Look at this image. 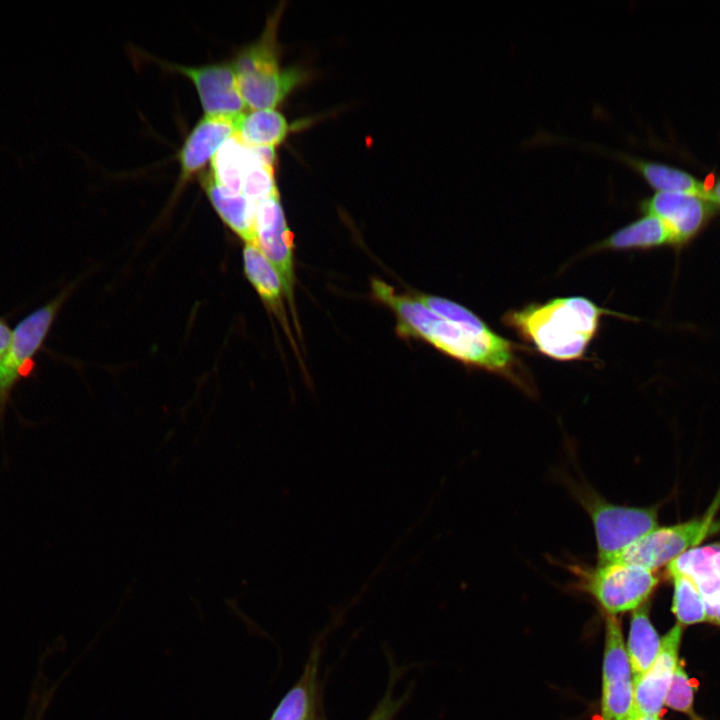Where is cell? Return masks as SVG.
Returning <instances> with one entry per match:
<instances>
[{
  "label": "cell",
  "mask_w": 720,
  "mask_h": 720,
  "mask_svg": "<svg viewBox=\"0 0 720 720\" xmlns=\"http://www.w3.org/2000/svg\"><path fill=\"white\" fill-rule=\"evenodd\" d=\"M202 184L211 204L223 222L245 243L257 245L256 203L244 194L233 193L220 185L210 172L204 175Z\"/></svg>",
  "instance_id": "16"
},
{
  "label": "cell",
  "mask_w": 720,
  "mask_h": 720,
  "mask_svg": "<svg viewBox=\"0 0 720 720\" xmlns=\"http://www.w3.org/2000/svg\"><path fill=\"white\" fill-rule=\"evenodd\" d=\"M415 296L436 314L459 325L473 335L482 338L496 335L472 311L456 302L435 295L415 294Z\"/></svg>",
  "instance_id": "25"
},
{
  "label": "cell",
  "mask_w": 720,
  "mask_h": 720,
  "mask_svg": "<svg viewBox=\"0 0 720 720\" xmlns=\"http://www.w3.org/2000/svg\"><path fill=\"white\" fill-rule=\"evenodd\" d=\"M711 522V518L706 517L656 527L627 546L610 563H624L655 571L700 543L711 529H716Z\"/></svg>",
  "instance_id": "5"
},
{
  "label": "cell",
  "mask_w": 720,
  "mask_h": 720,
  "mask_svg": "<svg viewBox=\"0 0 720 720\" xmlns=\"http://www.w3.org/2000/svg\"><path fill=\"white\" fill-rule=\"evenodd\" d=\"M601 710L603 720H627L633 705V679L618 619L606 618Z\"/></svg>",
  "instance_id": "9"
},
{
  "label": "cell",
  "mask_w": 720,
  "mask_h": 720,
  "mask_svg": "<svg viewBox=\"0 0 720 720\" xmlns=\"http://www.w3.org/2000/svg\"><path fill=\"white\" fill-rule=\"evenodd\" d=\"M716 546L694 547L667 565L668 574L682 573L696 584L705 605L706 621L720 625V576L712 564Z\"/></svg>",
  "instance_id": "13"
},
{
  "label": "cell",
  "mask_w": 720,
  "mask_h": 720,
  "mask_svg": "<svg viewBox=\"0 0 720 720\" xmlns=\"http://www.w3.org/2000/svg\"><path fill=\"white\" fill-rule=\"evenodd\" d=\"M661 645L652 626L647 605L634 610L629 630L627 654L633 678L646 673L656 660Z\"/></svg>",
  "instance_id": "20"
},
{
  "label": "cell",
  "mask_w": 720,
  "mask_h": 720,
  "mask_svg": "<svg viewBox=\"0 0 720 720\" xmlns=\"http://www.w3.org/2000/svg\"><path fill=\"white\" fill-rule=\"evenodd\" d=\"M251 148L253 155L244 175L242 194L254 203H258L279 192L274 179L273 166L264 163L254 148Z\"/></svg>",
  "instance_id": "26"
},
{
  "label": "cell",
  "mask_w": 720,
  "mask_h": 720,
  "mask_svg": "<svg viewBox=\"0 0 720 720\" xmlns=\"http://www.w3.org/2000/svg\"><path fill=\"white\" fill-rule=\"evenodd\" d=\"M627 720H660L659 716H638L629 717Z\"/></svg>",
  "instance_id": "32"
},
{
  "label": "cell",
  "mask_w": 720,
  "mask_h": 720,
  "mask_svg": "<svg viewBox=\"0 0 720 720\" xmlns=\"http://www.w3.org/2000/svg\"><path fill=\"white\" fill-rule=\"evenodd\" d=\"M255 229L257 246L277 271L299 331L294 302L295 269L293 233L288 227L279 194L256 203Z\"/></svg>",
  "instance_id": "6"
},
{
  "label": "cell",
  "mask_w": 720,
  "mask_h": 720,
  "mask_svg": "<svg viewBox=\"0 0 720 720\" xmlns=\"http://www.w3.org/2000/svg\"><path fill=\"white\" fill-rule=\"evenodd\" d=\"M252 155V148L233 135L212 157L210 173L223 187L242 194L244 175Z\"/></svg>",
  "instance_id": "22"
},
{
  "label": "cell",
  "mask_w": 720,
  "mask_h": 720,
  "mask_svg": "<svg viewBox=\"0 0 720 720\" xmlns=\"http://www.w3.org/2000/svg\"><path fill=\"white\" fill-rule=\"evenodd\" d=\"M42 714H43L42 711H38V712H37V717H36L35 720H41Z\"/></svg>",
  "instance_id": "34"
},
{
  "label": "cell",
  "mask_w": 720,
  "mask_h": 720,
  "mask_svg": "<svg viewBox=\"0 0 720 720\" xmlns=\"http://www.w3.org/2000/svg\"><path fill=\"white\" fill-rule=\"evenodd\" d=\"M62 301L63 296H60L37 309L12 332L8 356L0 372V418L14 384L31 372L33 357L41 347Z\"/></svg>",
  "instance_id": "8"
},
{
  "label": "cell",
  "mask_w": 720,
  "mask_h": 720,
  "mask_svg": "<svg viewBox=\"0 0 720 720\" xmlns=\"http://www.w3.org/2000/svg\"><path fill=\"white\" fill-rule=\"evenodd\" d=\"M583 588L609 614L636 610L658 584L654 571L624 563H608L579 569Z\"/></svg>",
  "instance_id": "4"
},
{
  "label": "cell",
  "mask_w": 720,
  "mask_h": 720,
  "mask_svg": "<svg viewBox=\"0 0 720 720\" xmlns=\"http://www.w3.org/2000/svg\"><path fill=\"white\" fill-rule=\"evenodd\" d=\"M606 313L591 300L572 296L510 311L503 320L540 353L571 361L583 357Z\"/></svg>",
  "instance_id": "2"
},
{
  "label": "cell",
  "mask_w": 720,
  "mask_h": 720,
  "mask_svg": "<svg viewBox=\"0 0 720 720\" xmlns=\"http://www.w3.org/2000/svg\"><path fill=\"white\" fill-rule=\"evenodd\" d=\"M194 83L205 115L237 118L247 112L232 64L199 67L172 65Z\"/></svg>",
  "instance_id": "11"
},
{
  "label": "cell",
  "mask_w": 720,
  "mask_h": 720,
  "mask_svg": "<svg viewBox=\"0 0 720 720\" xmlns=\"http://www.w3.org/2000/svg\"><path fill=\"white\" fill-rule=\"evenodd\" d=\"M318 663L319 653L314 650L302 676L280 701L270 720H307L310 717Z\"/></svg>",
  "instance_id": "23"
},
{
  "label": "cell",
  "mask_w": 720,
  "mask_h": 720,
  "mask_svg": "<svg viewBox=\"0 0 720 720\" xmlns=\"http://www.w3.org/2000/svg\"><path fill=\"white\" fill-rule=\"evenodd\" d=\"M605 151L638 173L655 192H681L708 199L706 182L685 170L619 151Z\"/></svg>",
  "instance_id": "15"
},
{
  "label": "cell",
  "mask_w": 720,
  "mask_h": 720,
  "mask_svg": "<svg viewBox=\"0 0 720 720\" xmlns=\"http://www.w3.org/2000/svg\"><path fill=\"white\" fill-rule=\"evenodd\" d=\"M712 564L717 572V574L720 576V546L717 545L716 549L712 555Z\"/></svg>",
  "instance_id": "31"
},
{
  "label": "cell",
  "mask_w": 720,
  "mask_h": 720,
  "mask_svg": "<svg viewBox=\"0 0 720 720\" xmlns=\"http://www.w3.org/2000/svg\"><path fill=\"white\" fill-rule=\"evenodd\" d=\"M305 73L296 68L239 75V92L248 108L274 109L301 81Z\"/></svg>",
  "instance_id": "14"
},
{
  "label": "cell",
  "mask_w": 720,
  "mask_h": 720,
  "mask_svg": "<svg viewBox=\"0 0 720 720\" xmlns=\"http://www.w3.org/2000/svg\"><path fill=\"white\" fill-rule=\"evenodd\" d=\"M307 720H320V719L317 718V717L312 713Z\"/></svg>",
  "instance_id": "33"
},
{
  "label": "cell",
  "mask_w": 720,
  "mask_h": 720,
  "mask_svg": "<svg viewBox=\"0 0 720 720\" xmlns=\"http://www.w3.org/2000/svg\"><path fill=\"white\" fill-rule=\"evenodd\" d=\"M708 186V200L717 208H720V178L715 180L712 185Z\"/></svg>",
  "instance_id": "30"
},
{
  "label": "cell",
  "mask_w": 720,
  "mask_h": 720,
  "mask_svg": "<svg viewBox=\"0 0 720 720\" xmlns=\"http://www.w3.org/2000/svg\"><path fill=\"white\" fill-rule=\"evenodd\" d=\"M401 705L402 699L394 698L392 689L389 688L375 710L366 720H394Z\"/></svg>",
  "instance_id": "28"
},
{
  "label": "cell",
  "mask_w": 720,
  "mask_h": 720,
  "mask_svg": "<svg viewBox=\"0 0 720 720\" xmlns=\"http://www.w3.org/2000/svg\"><path fill=\"white\" fill-rule=\"evenodd\" d=\"M235 119L205 115L196 124L186 138L178 156L182 180H186L198 172L234 135Z\"/></svg>",
  "instance_id": "12"
},
{
  "label": "cell",
  "mask_w": 720,
  "mask_h": 720,
  "mask_svg": "<svg viewBox=\"0 0 720 720\" xmlns=\"http://www.w3.org/2000/svg\"><path fill=\"white\" fill-rule=\"evenodd\" d=\"M672 246V237L665 224L657 217H642L619 228L594 248L606 250H649Z\"/></svg>",
  "instance_id": "18"
},
{
  "label": "cell",
  "mask_w": 720,
  "mask_h": 720,
  "mask_svg": "<svg viewBox=\"0 0 720 720\" xmlns=\"http://www.w3.org/2000/svg\"><path fill=\"white\" fill-rule=\"evenodd\" d=\"M670 577L674 582L672 611L678 622L691 625L706 621L704 601L694 581L682 573Z\"/></svg>",
  "instance_id": "24"
},
{
  "label": "cell",
  "mask_w": 720,
  "mask_h": 720,
  "mask_svg": "<svg viewBox=\"0 0 720 720\" xmlns=\"http://www.w3.org/2000/svg\"><path fill=\"white\" fill-rule=\"evenodd\" d=\"M373 298L389 307L397 318L401 337L422 339L442 353L474 368L496 373L527 393L533 392L517 357V346L498 334L490 338L473 335L439 316L415 295L400 294L384 281H371Z\"/></svg>",
  "instance_id": "1"
},
{
  "label": "cell",
  "mask_w": 720,
  "mask_h": 720,
  "mask_svg": "<svg viewBox=\"0 0 720 720\" xmlns=\"http://www.w3.org/2000/svg\"><path fill=\"white\" fill-rule=\"evenodd\" d=\"M279 10L268 20L261 37L244 48L232 66L236 76L279 70V50L276 40Z\"/></svg>",
  "instance_id": "21"
},
{
  "label": "cell",
  "mask_w": 720,
  "mask_h": 720,
  "mask_svg": "<svg viewBox=\"0 0 720 720\" xmlns=\"http://www.w3.org/2000/svg\"><path fill=\"white\" fill-rule=\"evenodd\" d=\"M243 266L247 279L265 305L281 322L285 332L289 334L292 344H294L283 304V285L277 271L257 245L248 243H245L243 249Z\"/></svg>",
  "instance_id": "17"
},
{
  "label": "cell",
  "mask_w": 720,
  "mask_h": 720,
  "mask_svg": "<svg viewBox=\"0 0 720 720\" xmlns=\"http://www.w3.org/2000/svg\"><path fill=\"white\" fill-rule=\"evenodd\" d=\"M234 135L249 147H274L289 131L285 117L274 109L253 110L238 116Z\"/></svg>",
  "instance_id": "19"
},
{
  "label": "cell",
  "mask_w": 720,
  "mask_h": 720,
  "mask_svg": "<svg viewBox=\"0 0 720 720\" xmlns=\"http://www.w3.org/2000/svg\"><path fill=\"white\" fill-rule=\"evenodd\" d=\"M638 208L665 224L672 237V247L677 249L693 241L718 212L708 199L681 192H654L642 199Z\"/></svg>",
  "instance_id": "7"
},
{
  "label": "cell",
  "mask_w": 720,
  "mask_h": 720,
  "mask_svg": "<svg viewBox=\"0 0 720 720\" xmlns=\"http://www.w3.org/2000/svg\"><path fill=\"white\" fill-rule=\"evenodd\" d=\"M12 332L3 320H0V372L2 371L8 356Z\"/></svg>",
  "instance_id": "29"
},
{
  "label": "cell",
  "mask_w": 720,
  "mask_h": 720,
  "mask_svg": "<svg viewBox=\"0 0 720 720\" xmlns=\"http://www.w3.org/2000/svg\"><path fill=\"white\" fill-rule=\"evenodd\" d=\"M681 634V627L674 626L661 639L652 666L643 675L633 678V705L629 717L659 716L678 665Z\"/></svg>",
  "instance_id": "10"
},
{
  "label": "cell",
  "mask_w": 720,
  "mask_h": 720,
  "mask_svg": "<svg viewBox=\"0 0 720 720\" xmlns=\"http://www.w3.org/2000/svg\"><path fill=\"white\" fill-rule=\"evenodd\" d=\"M665 704L669 708L683 712L693 719H696L693 711V687L685 670L679 663L673 674Z\"/></svg>",
  "instance_id": "27"
},
{
  "label": "cell",
  "mask_w": 720,
  "mask_h": 720,
  "mask_svg": "<svg viewBox=\"0 0 720 720\" xmlns=\"http://www.w3.org/2000/svg\"><path fill=\"white\" fill-rule=\"evenodd\" d=\"M573 489L592 520L599 565L610 563L627 546L658 527L655 508L616 505L588 487Z\"/></svg>",
  "instance_id": "3"
}]
</instances>
